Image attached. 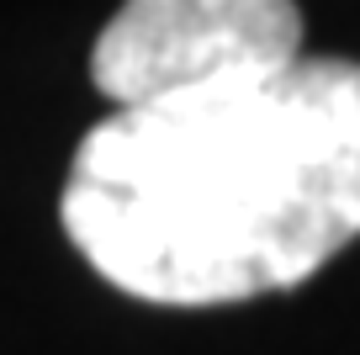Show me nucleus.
Returning a JSON list of instances; mask_svg holds the SVG:
<instances>
[{
	"mask_svg": "<svg viewBox=\"0 0 360 355\" xmlns=\"http://www.w3.org/2000/svg\"><path fill=\"white\" fill-rule=\"evenodd\" d=\"M302 58L297 0H122L101 27L90 80L112 106L276 75Z\"/></svg>",
	"mask_w": 360,
	"mask_h": 355,
	"instance_id": "nucleus-2",
	"label": "nucleus"
},
{
	"mask_svg": "<svg viewBox=\"0 0 360 355\" xmlns=\"http://www.w3.org/2000/svg\"><path fill=\"white\" fill-rule=\"evenodd\" d=\"M106 287L159 308H223L302 287L360 239V64L117 106L79 138L58 197Z\"/></svg>",
	"mask_w": 360,
	"mask_h": 355,
	"instance_id": "nucleus-1",
	"label": "nucleus"
}]
</instances>
